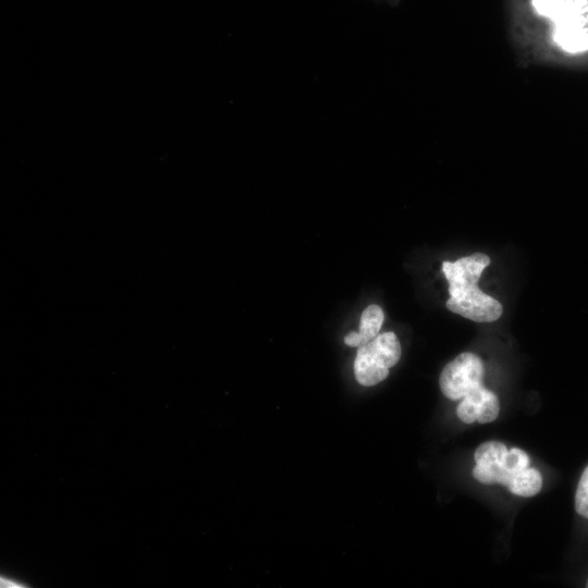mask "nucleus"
Masks as SVG:
<instances>
[{"mask_svg":"<svg viewBox=\"0 0 588 588\" xmlns=\"http://www.w3.org/2000/svg\"><path fill=\"white\" fill-rule=\"evenodd\" d=\"M528 17L542 25L565 53L588 51V0H523Z\"/></svg>","mask_w":588,"mask_h":588,"instance_id":"f03ea898","label":"nucleus"},{"mask_svg":"<svg viewBox=\"0 0 588 588\" xmlns=\"http://www.w3.org/2000/svg\"><path fill=\"white\" fill-rule=\"evenodd\" d=\"M505 487L515 495L534 497L542 488V476L539 470L527 467L510 474Z\"/></svg>","mask_w":588,"mask_h":588,"instance_id":"0eeeda50","label":"nucleus"},{"mask_svg":"<svg viewBox=\"0 0 588 588\" xmlns=\"http://www.w3.org/2000/svg\"><path fill=\"white\" fill-rule=\"evenodd\" d=\"M500 413L498 395L485 385L462 399L457 405L456 415L464 424H489L494 421Z\"/></svg>","mask_w":588,"mask_h":588,"instance_id":"39448f33","label":"nucleus"},{"mask_svg":"<svg viewBox=\"0 0 588 588\" xmlns=\"http://www.w3.org/2000/svg\"><path fill=\"white\" fill-rule=\"evenodd\" d=\"M483 378L485 366L481 358L465 352L444 366L439 385L445 397L458 401L482 387Z\"/></svg>","mask_w":588,"mask_h":588,"instance_id":"20e7f679","label":"nucleus"},{"mask_svg":"<svg viewBox=\"0 0 588 588\" xmlns=\"http://www.w3.org/2000/svg\"><path fill=\"white\" fill-rule=\"evenodd\" d=\"M586 587L588 588V579H587V583H586Z\"/></svg>","mask_w":588,"mask_h":588,"instance_id":"9b49d317","label":"nucleus"},{"mask_svg":"<svg viewBox=\"0 0 588 588\" xmlns=\"http://www.w3.org/2000/svg\"><path fill=\"white\" fill-rule=\"evenodd\" d=\"M575 510L580 516L588 518V466L584 469L575 492Z\"/></svg>","mask_w":588,"mask_h":588,"instance_id":"9d476101","label":"nucleus"},{"mask_svg":"<svg viewBox=\"0 0 588 588\" xmlns=\"http://www.w3.org/2000/svg\"><path fill=\"white\" fill-rule=\"evenodd\" d=\"M507 448L499 441H488L481 443L475 451L474 458L476 464L486 465L500 463L507 453Z\"/></svg>","mask_w":588,"mask_h":588,"instance_id":"1a4fd4ad","label":"nucleus"},{"mask_svg":"<svg viewBox=\"0 0 588 588\" xmlns=\"http://www.w3.org/2000/svg\"><path fill=\"white\" fill-rule=\"evenodd\" d=\"M384 315L380 306L369 305L362 314L358 332H350L344 342L348 346H362L376 338L383 323Z\"/></svg>","mask_w":588,"mask_h":588,"instance_id":"423d86ee","label":"nucleus"},{"mask_svg":"<svg viewBox=\"0 0 588 588\" xmlns=\"http://www.w3.org/2000/svg\"><path fill=\"white\" fill-rule=\"evenodd\" d=\"M401 353L400 341L393 332L379 333L359 346L354 362L357 382L364 387H371L383 381L389 375V369L400 360Z\"/></svg>","mask_w":588,"mask_h":588,"instance_id":"7ed1b4c3","label":"nucleus"},{"mask_svg":"<svg viewBox=\"0 0 588 588\" xmlns=\"http://www.w3.org/2000/svg\"><path fill=\"white\" fill-rule=\"evenodd\" d=\"M498 464L501 467L499 485L504 486L511 473H517L529 467L530 458L525 451L518 448H513L507 451L503 461Z\"/></svg>","mask_w":588,"mask_h":588,"instance_id":"6e6552de","label":"nucleus"},{"mask_svg":"<svg viewBox=\"0 0 588 588\" xmlns=\"http://www.w3.org/2000/svg\"><path fill=\"white\" fill-rule=\"evenodd\" d=\"M490 261V257L483 253H474L453 262L443 261L442 271L450 293L445 306L450 311L475 322H492L501 317V303L478 286L481 273Z\"/></svg>","mask_w":588,"mask_h":588,"instance_id":"f257e3e1","label":"nucleus"}]
</instances>
